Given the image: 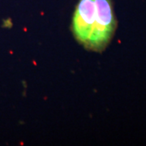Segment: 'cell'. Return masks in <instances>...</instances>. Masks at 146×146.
I'll use <instances>...</instances> for the list:
<instances>
[{
  "label": "cell",
  "instance_id": "cell-1",
  "mask_svg": "<svg viewBox=\"0 0 146 146\" xmlns=\"http://www.w3.org/2000/svg\"><path fill=\"white\" fill-rule=\"evenodd\" d=\"M116 28L112 0H79L73 14L72 31L80 45L88 50L102 52Z\"/></svg>",
  "mask_w": 146,
  "mask_h": 146
}]
</instances>
